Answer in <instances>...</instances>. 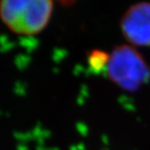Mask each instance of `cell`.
I'll list each match as a JSON object with an SVG mask.
<instances>
[{
  "instance_id": "obj_3",
  "label": "cell",
  "mask_w": 150,
  "mask_h": 150,
  "mask_svg": "<svg viewBox=\"0 0 150 150\" xmlns=\"http://www.w3.org/2000/svg\"><path fill=\"white\" fill-rule=\"evenodd\" d=\"M121 30L129 43L150 45V3L131 6L121 20Z\"/></svg>"
},
{
  "instance_id": "obj_1",
  "label": "cell",
  "mask_w": 150,
  "mask_h": 150,
  "mask_svg": "<svg viewBox=\"0 0 150 150\" xmlns=\"http://www.w3.org/2000/svg\"><path fill=\"white\" fill-rule=\"evenodd\" d=\"M53 12L50 0H3L0 19L12 32L33 35L48 25Z\"/></svg>"
},
{
  "instance_id": "obj_2",
  "label": "cell",
  "mask_w": 150,
  "mask_h": 150,
  "mask_svg": "<svg viewBox=\"0 0 150 150\" xmlns=\"http://www.w3.org/2000/svg\"><path fill=\"white\" fill-rule=\"evenodd\" d=\"M107 74L120 88L135 91L150 80V67L134 48L121 45L110 55Z\"/></svg>"
},
{
  "instance_id": "obj_4",
  "label": "cell",
  "mask_w": 150,
  "mask_h": 150,
  "mask_svg": "<svg viewBox=\"0 0 150 150\" xmlns=\"http://www.w3.org/2000/svg\"><path fill=\"white\" fill-rule=\"evenodd\" d=\"M88 64L93 72H101L108 65L110 55L102 50H93L88 54Z\"/></svg>"
}]
</instances>
